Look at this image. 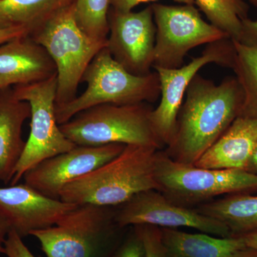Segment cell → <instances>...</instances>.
Returning <instances> with one entry per match:
<instances>
[{
	"label": "cell",
	"mask_w": 257,
	"mask_h": 257,
	"mask_svg": "<svg viewBox=\"0 0 257 257\" xmlns=\"http://www.w3.org/2000/svg\"><path fill=\"white\" fill-rule=\"evenodd\" d=\"M243 101L236 77L216 84L197 74L186 91L167 155L179 163L194 165L239 116Z\"/></svg>",
	"instance_id": "cell-1"
},
{
	"label": "cell",
	"mask_w": 257,
	"mask_h": 257,
	"mask_svg": "<svg viewBox=\"0 0 257 257\" xmlns=\"http://www.w3.org/2000/svg\"><path fill=\"white\" fill-rule=\"evenodd\" d=\"M158 150L154 147L125 145L115 158L67 184L60 192V199L77 205L109 207L122 205L144 191L157 190Z\"/></svg>",
	"instance_id": "cell-2"
},
{
	"label": "cell",
	"mask_w": 257,
	"mask_h": 257,
	"mask_svg": "<svg viewBox=\"0 0 257 257\" xmlns=\"http://www.w3.org/2000/svg\"><path fill=\"white\" fill-rule=\"evenodd\" d=\"M82 82L87 89L72 101L56 104L57 122L61 125L81 111L101 104L128 105L154 103L161 94L160 83L156 71L145 76L130 73L111 57L104 47L88 66Z\"/></svg>",
	"instance_id": "cell-3"
},
{
	"label": "cell",
	"mask_w": 257,
	"mask_h": 257,
	"mask_svg": "<svg viewBox=\"0 0 257 257\" xmlns=\"http://www.w3.org/2000/svg\"><path fill=\"white\" fill-rule=\"evenodd\" d=\"M30 36L45 48L55 64L56 104L69 102L77 96L88 66L107 45V40L92 38L80 28L74 3L59 11Z\"/></svg>",
	"instance_id": "cell-4"
},
{
	"label": "cell",
	"mask_w": 257,
	"mask_h": 257,
	"mask_svg": "<svg viewBox=\"0 0 257 257\" xmlns=\"http://www.w3.org/2000/svg\"><path fill=\"white\" fill-rule=\"evenodd\" d=\"M152 109L149 103L101 104L81 111L60 126L64 135L77 146L122 144L162 150L164 145L150 121Z\"/></svg>",
	"instance_id": "cell-5"
},
{
	"label": "cell",
	"mask_w": 257,
	"mask_h": 257,
	"mask_svg": "<svg viewBox=\"0 0 257 257\" xmlns=\"http://www.w3.org/2000/svg\"><path fill=\"white\" fill-rule=\"evenodd\" d=\"M155 169L157 190L184 207L199 206L219 196L257 192V175L179 163L161 150L157 152Z\"/></svg>",
	"instance_id": "cell-6"
},
{
	"label": "cell",
	"mask_w": 257,
	"mask_h": 257,
	"mask_svg": "<svg viewBox=\"0 0 257 257\" xmlns=\"http://www.w3.org/2000/svg\"><path fill=\"white\" fill-rule=\"evenodd\" d=\"M15 97L28 101L31 108L30 133L10 185L43 161L68 152L77 146L61 130L56 118L57 75L35 84L15 86Z\"/></svg>",
	"instance_id": "cell-7"
},
{
	"label": "cell",
	"mask_w": 257,
	"mask_h": 257,
	"mask_svg": "<svg viewBox=\"0 0 257 257\" xmlns=\"http://www.w3.org/2000/svg\"><path fill=\"white\" fill-rule=\"evenodd\" d=\"M152 8L157 29L153 68H179L192 49L229 38L204 21L194 5L154 4Z\"/></svg>",
	"instance_id": "cell-8"
},
{
	"label": "cell",
	"mask_w": 257,
	"mask_h": 257,
	"mask_svg": "<svg viewBox=\"0 0 257 257\" xmlns=\"http://www.w3.org/2000/svg\"><path fill=\"white\" fill-rule=\"evenodd\" d=\"M109 208L82 204L53 226L32 231L47 257H101L110 236Z\"/></svg>",
	"instance_id": "cell-9"
},
{
	"label": "cell",
	"mask_w": 257,
	"mask_h": 257,
	"mask_svg": "<svg viewBox=\"0 0 257 257\" xmlns=\"http://www.w3.org/2000/svg\"><path fill=\"white\" fill-rule=\"evenodd\" d=\"M234 55V42L224 38L209 44L202 55L179 68H154L160 79L161 100L156 109L150 113V121L164 147L168 146L173 139L177 116L191 81L207 64L232 69Z\"/></svg>",
	"instance_id": "cell-10"
},
{
	"label": "cell",
	"mask_w": 257,
	"mask_h": 257,
	"mask_svg": "<svg viewBox=\"0 0 257 257\" xmlns=\"http://www.w3.org/2000/svg\"><path fill=\"white\" fill-rule=\"evenodd\" d=\"M114 220L119 227L140 224L170 229L188 227L219 237L232 236L221 221L204 215L194 208L179 205L157 189L134 196L122 204Z\"/></svg>",
	"instance_id": "cell-11"
},
{
	"label": "cell",
	"mask_w": 257,
	"mask_h": 257,
	"mask_svg": "<svg viewBox=\"0 0 257 257\" xmlns=\"http://www.w3.org/2000/svg\"><path fill=\"white\" fill-rule=\"evenodd\" d=\"M108 22L106 48L113 59L134 75L151 73L157 32L152 5L138 13L111 8Z\"/></svg>",
	"instance_id": "cell-12"
},
{
	"label": "cell",
	"mask_w": 257,
	"mask_h": 257,
	"mask_svg": "<svg viewBox=\"0 0 257 257\" xmlns=\"http://www.w3.org/2000/svg\"><path fill=\"white\" fill-rule=\"evenodd\" d=\"M124 147L122 144L97 147L77 145L29 171L24 175V183L47 197L60 199V192L67 184L115 158Z\"/></svg>",
	"instance_id": "cell-13"
},
{
	"label": "cell",
	"mask_w": 257,
	"mask_h": 257,
	"mask_svg": "<svg viewBox=\"0 0 257 257\" xmlns=\"http://www.w3.org/2000/svg\"><path fill=\"white\" fill-rule=\"evenodd\" d=\"M77 206L47 197L25 183L0 187V211L23 239L53 226Z\"/></svg>",
	"instance_id": "cell-14"
},
{
	"label": "cell",
	"mask_w": 257,
	"mask_h": 257,
	"mask_svg": "<svg viewBox=\"0 0 257 257\" xmlns=\"http://www.w3.org/2000/svg\"><path fill=\"white\" fill-rule=\"evenodd\" d=\"M55 75L53 60L30 35L0 45V90L43 82Z\"/></svg>",
	"instance_id": "cell-15"
},
{
	"label": "cell",
	"mask_w": 257,
	"mask_h": 257,
	"mask_svg": "<svg viewBox=\"0 0 257 257\" xmlns=\"http://www.w3.org/2000/svg\"><path fill=\"white\" fill-rule=\"evenodd\" d=\"M256 145V118L239 116L194 165L205 169L246 171Z\"/></svg>",
	"instance_id": "cell-16"
},
{
	"label": "cell",
	"mask_w": 257,
	"mask_h": 257,
	"mask_svg": "<svg viewBox=\"0 0 257 257\" xmlns=\"http://www.w3.org/2000/svg\"><path fill=\"white\" fill-rule=\"evenodd\" d=\"M31 116L28 101L15 97L12 88L0 90V182L11 183L26 142L24 123Z\"/></svg>",
	"instance_id": "cell-17"
},
{
	"label": "cell",
	"mask_w": 257,
	"mask_h": 257,
	"mask_svg": "<svg viewBox=\"0 0 257 257\" xmlns=\"http://www.w3.org/2000/svg\"><path fill=\"white\" fill-rule=\"evenodd\" d=\"M167 257H231L246 248L242 236L219 237L160 228Z\"/></svg>",
	"instance_id": "cell-18"
},
{
	"label": "cell",
	"mask_w": 257,
	"mask_h": 257,
	"mask_svg": "<svg viewBox=\"0 0 257 257\" xmlns=\"http://www.w3.org/2000/svg\"><path fill=\"white\" fill-rule=\"evenodd\" d=\"M195 209L226 225L232 236L257 230V196L249 193L230 194Z\"/></svg>",
	"instance_id": "cell-19"
},
{
	"label": "cell",
	"mask_w": 257,
	"mask_h": 257,
	"mask_svg": "<svg viewBox=\"0 0 257 257\" xmlns=\"http://www.w3.org/2000/svg\"><path fill=\"white\" fill-rule=\"evenodd\" d=\"M74 1L0 0V29L25 27L32 33Z\"/></svg>",
	"instance_id": "cell-20"
},
{
	"label": "cell",
	"mask_w": 257,
	"mask_h": 257,
	"mask_svg": "<svg viewBox=\"0 0 257 257\" xmlns=\"http://www.w3.org/2000/svg\"><path fill=\"white\" fill-rule=\"evenodd\" d=\"M232 70L242 89L243 101L239 116L257 119V48L234 41Z\"/></svg>",
	"instance_id": "cell-21"
},
{
	"label": "cell",
	"mask_w": 257,
	"mask_h": 257,
	"mask_svg": "<svg viewBox=\"0 0 257 257\" xmlns=\"http://www.w3.org/2000/svg\"><path fill=\"white\" fill-rule=\"evenodd\" d=\"M195 4L211 25L237 41L241 22L247 18V6L243 0H195Z\"/></svg>",
	"instance_id": "cell-22"
},
{
	"label": "cell",
	"mask_w": 257,
	"mask_h": 257,
	"mask_svg": "<svg viewBox=\"0 0 257 257\" xmlns=\"http://www.w3.org/2000/svg\"><path fill=\"white\" fill-rule=\"evenodd\" d=\"M74 5L80 28L92 38L106 41L110 0H75Z\"/></svg>",
	"instance_id": "cell-23"
},
{
	"label": "cell",
	"mask_w": 257,
	"mask_h": 257,
	"mask_svg": "<svg viewBox=\"0 0 257 257\" xmlns=\"http://www.w3.org/2000/svg\"><path fill=\"white\" fill-rule=\"evenodd\" d=\"M134 229L143 240L146 257H167L160 227L153 225L140 224L134 226Z\"/></svg>",
	"instance_id": "cell-24"
},
{
	"label": "cell",
	"mask_w": 257,
	"mask_h": 257,
	"mask_svg": "<svg viewBox=\"0 0 257 257\" xmlns=\"http://www.w3.org/2000/svg\"><path fill=\"white\" fill-rule=\"evenodd\" d=\"M111 257H146L143 240L136 230L134 229L133 232L115 251Z\"/></svg>",
	"instance_id": "cell-25"
},
{
	"label": "cell",
	"mask_w": 257,
	"mask_h": 257,
	"mask_svg": "<svg viewBox=\"0 0 257 257\" xmlns=\"http://www.w3.org/2000/svg\"><path fill=\"white\" fill-rule=\"evenodd\" d=\"M4 253L8 257H37L24 243L23 238L11 229L5 240Z\"/></svg>",
	"instance_id": "cell-26"
},
{
	"label": "cell",
	"mask_w": 257,
	"mask_h": 257,
	"mask_svg": "<svg viewBox=\"0 0 257 257\" xmlns=\"http://www.w3.org/2000/svg\"><path fill=\"white\" fill-rule=\"evenodd\" d=\"M236 42L257 48V20L253 21L248 18L242 20L239 39Z\"/></svg>",
	"instance_id": "cell-27"
},
{
	"label": "cell",
	"mask_w": 257,
	"mask_h": 257,
	"mask_svg": "<svg viewBox=\"0 0 257 257\" xmlns=\"http://www.w3.org/2000/svg\"><path fill=\"white\" fill-rule=\"evenodd\" d=\"M157 0H110V6L113 10L121 13L131 12L133 8L142 3H150ZM184 5L195 4V0H174Z\"/></svg>",
	"instance_id": "cell-28"
},
{
	"label": "cell",
	"mask_w": 257,
	"mask_h": 257,
	"mask_svg": "<svg viewBox=\"0 0 257 257\" xmlns=\"http://www.w3.org/2000/svg\"><path fill=\"white\" fill-rule=\"evenodd\" d=\"M30 33L31 31L30 29L25 27L0 29V45L18 37L28 36Z\"/></svg>",
	"instance_id": "cell-29"
},
{
	"label": "cell",
	"mask_w": 257,
	"mask_h": 257,
	"mask_svg": "<svg viewBox=\"0 0 257 257\" xmlns=\"http://www.w3.org/2000/svg\"><path fill=\"white\" fill-rule=\"evenodd\" d=\"M11 230L9 221L0 211V253H4L5 240Z\"/></svg>",
	"instance_id": "cell-30"
},
{
	"label": "cell",
	"mask_w": 257,
	"mask_h": 257,
	"mask_svg": "<svg viewBox=\"0 0 257 257\" xmlns=\"http://www.w3.org/2000/svg\"><path fill=\"white\" fill-rule=\"evenodd\" d=\"M246 247L257 249V230L248 232L247 234L241 235Z\"/></svg>",
	"instance_id": "cell-31"
},
{
	"label": "cell",
	"mask_w": 257,
	"mask_h": 257,
	"mask_svg": "<svg viewBox=\"0 0 257 257\" xmlns=\"http://www.w3.org/2000/svg\"><path fill=\"white\" fill-rule=\"evenodd\" d=\"M246 171L250 172V173L257 175V145L256 147H255L254 151L253 152L252 156H251L249 162H248Z\"/></svg>",
	"instance_id": "cell-32"
},
{
	"label": "cell",
	"mask_w": 257,
	"mask_h": 257,
	"mask_svg": "<svg viewBox=\"0 0 257 257\" xmlns=\"http://www.w3.org/2000/svg\"><path fill=\"white\" fill-rule=\"evenodd\" d=\"M231 257H257V249L246 247L237 251Z\"/></svg>",
	"instance_id": "cell-33"
},
{
	"label": "cell",
	"mask_w": 257,
	"mask_h": 257,
	"mask_svg": "<svg viewBox=\"0 0 257 257\" xmlns=\"http://www.w3.org/2000/svg\"><path fill=\"white\" fill-rule=\"evenodd\" d=\"M248 1H249L251 4H253V5H255V6L257 7V0H248Z\"/></svg>",
	"instance_id": "cell-34"
}]
</instances>
